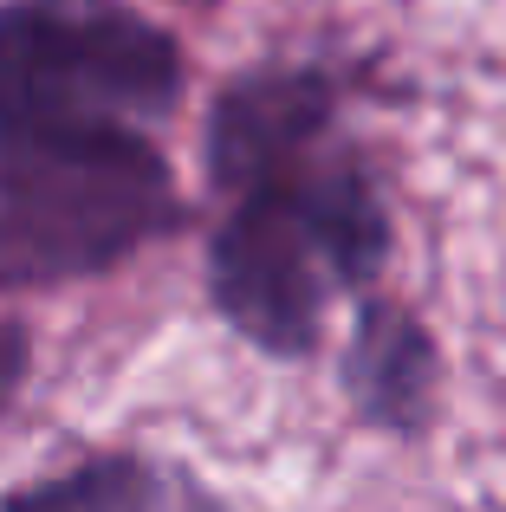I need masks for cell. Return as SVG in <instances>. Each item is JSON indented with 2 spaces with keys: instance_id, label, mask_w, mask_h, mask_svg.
<instances>
[{
  "instance_id": "7a4b0ae2",
  "label": "cell",
  "mask_w": 506,
  "mask_h": 512,
  "mask_svg": "<svg viewBox=\"0 0 506 512\" xmlns=\"http://www.w3.org/2000/svg\"><path fill=\"white\" fill-rule=\"evenodd\" d=\"M176 85V46L137 13L65 0L0 13V143L143 137Z\"/></svg>"
},
{
  "instance_id": "277c9868",
  "label": "cell",
  "mask_w": 506,
  "mask_h": 512,
  "mask_svg": "<svg viewBox=\"0 0 506 512\" xmlns=\"http://www.w3.org/2000/svg\"><path fill=\"white\" fill-rule=\"evenodd\" d=\"M7 512H221L195 480L156 461H91L20 493Z\"/></svg>"
},
{
  "instance_id": "6da1fadb",
  "label": "cell",
  "mask_w": 506,
  "mask_h": 512,
  "mask_svg": "<svg viewBox=\"0 0 506 512\" xmlns=\"http://www.w3.org/2000/svg\"><path fill=\"white\" fill-rule=\"evenodd\" d=\"M331 104L312 78H247L215 117V169L234 214L215 240V299L266 350H299L338 286L377 266L383 221L331 156Z\"/></svg>"
},
{
  "instance_id": "3957f363",
  "label": "cell",
  "mask_w": 506,
  "mask_h": 512,
  "mask_svg": "<svg viewBox=\"0 0 506 512\" xmlns=\"http://www.w3.org/2000/svg\"><path fill=\"white\" fill-rule=\"evenodd\" d=\"M176 208L150 137L0 143V279H72L150 240Z\"/></svg>"
},
{
  "instance_id": "5b68a950",
  "label": "cell",
  "mask_w": 506,
  "mask_h": 512,
  "mask_svg": "<svg viewBox=\"0 0 506 512\" xmlns=\"http://www.w3.org/2000/svg\"><path fill=\"white\" fill-rule=\"evenodd\" d=\"M20 370H26V338L13 325H0V409H7V396H13V383H20Z\"/></svg>"
}]
</instances>
